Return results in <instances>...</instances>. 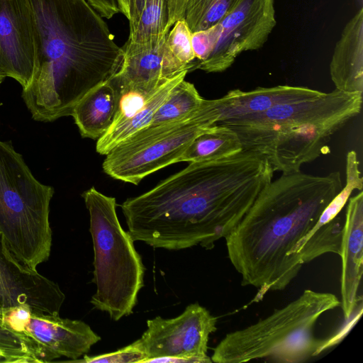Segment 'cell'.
I'll return each instance as SVG.
<instances>
[{
	"instance_id": "f546056e",
	"label": "cell",
	"mask_w": 363,
	"mask_h": 363,
	"mask_svg": "<svg viewBox=\"0 0 363 363\" xmlns=\"http://www.w3.org/2000/svg\"><path fill=\"white\" fill-rule=\"evenodd\" d=\"M146 0H130L129 28L135 26L139 19Z\"/></svg>"
},
{
	"instance_id": "d4e9b609",
	"label": "cell",
	"mask_w": 363,
	"mask_h": 363,
	"mask_svg": "<svg viewBox=\"0 0 363 363\" xmlns=\"http://www.w3.org/2000/svg\"><path fill=\"white\" fill-rule=\"evenodd\" d=\"M117 89L118 90V101L112 125L127 120L136 114L145 106L157 90H147L134 87L117 88Z\"/></svg>"
},
{
	"instance_id": "d6a6232c",
	"label": "cell",
	"mask_w": 363,
	"mask_h": 363,
	"mask_svg": "<svg viewBox=\"0 0 363 363\" xmlns=\"http://www.w3.org/2000/svg\"><path fill=\"white\" fill-rule=\"evenodd\" d=\"M0 362H4V357L1 352H0Z\"/></svg>"
},
{
	"instance_id": "52a82bcc",
	"label": "cell",
	"mask_w": 363,
	"mask_h": 363,
	"mask_svg": "<svg viewBox=\"0 0 363 363\" xmlns=\"http://www.w3.org/2000/svg\"><path fill=\"white\" fill-rule=\"evenodd\" d=\"M89 213L94 248V308L119 320L133 313L144 286L145 267L134 240L121 227L116 199L91 187L82 194Z\"/></svg>"
},
{
	"instance_id": "2e32d148",
	"label": "cell",
	"mask_w": 363,
	"mask_h": 363,
	"mask_svg": "<svg viewBox=\"0 0 363 363\" xmlns=\"http://www.w3.org/2000/svg\"><path fill=\"white\" fill-rule=\"evenodd\" d=\"M330 74L335 89L363 92V8L344 28L330 63Z\"/></svg>"
},
{
	"instance_id": "30bf717a",
	"label": "cell",
	"mask_w": 363,
	"mask_h": 363,
	"mask_svg": "<svg viewBox=\"0 0 363 363\" xmlns=\"http://www.w3.org/2000/svg\"><path fill=\"white\" fill-rule=\"evenodd\" d=\"M276 23L274 0H239L218 24L206 30L211 50L194 69L226 70L242 52L262 48Z\"/></svg>"
},
{
	"instance_id": "f1b7e54d",
	"label": "cell",
	"mask_w": 363,
	"mask_h": 363,
	"mask_svg": "<svg viewBox=\"0 0 363 363\" xmlns=\"http://www.w3.org/2000/svg\"><path fill=\"white\" fill-rule=\"evenodd\" d=\"M186 0H167L168 26L171 28L178 20L183 19Z\"/></svg>"
},
{
	"instance_id": "cb8c5ba5",
	"label": "cell",
	"mask_w": 363,
	"mask_h": 363,
	"mask_svg": "<svg viewBox=\"0 0 363 363\" xmlns=\"http://www.w3.org/2000/svg\"><path fill=\"white\" fill-rule=\"evenodd\" d=\"M191 33L184 19L177 21L167 36V44L174 55L193 70L195 55L191 45Z\"/></svg>"
},
{
	"instance_id": "83f0119b",
	"label": "cell",
	"mask_w": 363,
	"mask_h": 363,
	"mask_svg": "<svg viewBox=\"0 0 363 363\" xmlns=\"http://www.w3.org/2000/svg\"><path fill=\"white\" fill-rule=\"evenodd\" d=\"M104 18L110 19L120 12L118 0H86Z\"/></svg>"
},
{
	"instance_id": "4fadbf2b",
	"label": "cell",
	"mask_w": 363,
	"mask_h": 363,
	"mask_svg": "<svg viewBox=\"0 0 363 363\" xmlns=\"http://www.w3.org/2000/svg\"><path fill=\"white\" fill-rule=\"evenodd\" d=\"M167 34L144 43L126 42L121 66L111 78L117 88L156 90L183 72L190 71L169 48Z\"/></svg>"
},
{
	"instance_id": "9a60e30c",
	"label": "cell",
	"mask_w": 363,
	"mask_h": 363,
	"mask_svg": "<svg viewBox=\"0 0 363 363\" xmlns=\"http://www.w3.org/2000/svg\"><path fill=\"white\" fill-rule=\"evenodd\" d=\"M342 240L340 306L345 320L351 318L358 301L363 271V192L348 199Z\"/></svg>"
},
{
	"instance_id": "5b68a950",
	"label": "cell",
	"mask_w": 363,
	"mask_h": 363,
	"mask_svg": "<svg viewBox=\"0 0 363 363\" xmlns=\"http://www.w3.org/2000/svg\"><path fill=\"white\" fill-rule=\"evenodd\" d=\"M340 306V300L333 294L306 289L296 299L267 318L226 334L214 348L211 361L305 362L328 347V340L315 337L314 328L323 313Z\"/></svg>"
},
{
	"instance_id": "836d02e7",
	"label": "cell",
	"mask_w": 363,
	"mask_h": 363,
	"mask_svg": "<svg viewBox=\"0 0 363 363\" xmlns=\"http://www.w3.org/2000/svg\"><path fill=\"white\" fill-rule=\"evenodd\" d=\"M1 307L0 306V320H1Z\"/></svg>"
},
{
	"instance_id": "7a4b0ae2",
	"label": "cell",
	"mask_w": 363,
	"mask_h": 363,
	"mask_svg": "<svg viewBox=\"0 0 363 363\" xmlns=\"http://www.w3.org/2000/svg\"><path fill=\"white\" fill-rule=\"evenodd\" d=\"M34 23L35 61L22 98L33 118L71 116L77 103L118 70L123 48L86 0H27Z\"/></svg>"
},
{
	"instance_id": "7402d4cb",
	"label": "cell",
	"mask_w": 363,
	"mask_h": 363,
	"mask_svg": "<svg viewBox=\"0 0 363 363\" xmlns=\"http://www.w3.org/2000/svg\"><path fill=\"white\" fill-rule=\"evenodd\" d=\"M239 0H186L183 19L191 33L218 24Z\"/></svg>"
},
{
	"instance_id": "603a6c76",
	"label": "cell",
	"mask_w": 363,
	"mask_h": 363,
	"mask_svg": "<svg viewBox=\"0 0 363 363\" xmlns=\"http://www.w3.org/2000/svg\"><path fill=\"white\" fill-rule=\"evenodd\" d=\"M30 277L23 274L6 260L0 242V306H13L27 298Z\"/></svg>"
},
{
	"instance_id": "6da1fadb",
	"label": "cell",
	"mask_w": 363,
	"mask_h": 363,
	"mask_svg": "<svg viewBox=\"0 0 363 363\" xmlns=\"http://www.w3.org/2000/svg\"><path fill=\"white\" fill-rule=\"evenodd\" d=\"M274 171L259 154L189 164L121 208L134 241L179 250H211L241 221L272 181Z\"/></svg>"
},
{
	"instance_id": "4316f807",
	"label": "cell",
	"mask_w": 363,
	"mask_h": 363,
	"mask_svg": "<svg viewBox=\"0 0 363 363\" xmlns=\"http://www.w3.org/2000/svg\"><path fill=\"white\" fill-rule=\"evenodd\" d=\"M146 358V354L139 341L137 340L130 345L119 349L117 351L96 356H87L84 354L82 359H77L72 362L86 363L144 362Z\"/></svg>"
},
{
	"instance_id": "8992f818",
	"label": "cell",
	"mask_w": 363,
	"mask_h": 363,
	"mask_svg": "<svg viewBox=\"0 0 363 363\" xmlns=\"http://www.w3.org/2000/svg\"><path fill=\"white\" fill-rule=\"evenodd\" d=\"M54 189L35 179L21 154L0 140V242L21 273L36 274L52 246L49 221Z\"/></svg>"
},
{
	"instance_id": "1f68e13d",
	"label": "cell",
	"mask_w": 363,
	"mask_h": 363,
	"mask_svg": "<svg viewBox=\"0 0 363 363\" xmlns=\"http://www.w3.org/2000/svg\"><path fill=\"white\" fill-rule=\"evenodd\" d=\"M4 78H5V77H4V76H2V75L1 74V73H0V84H1V82H3V80H4Z\"/></svg>"
},
{
	"instance_id": "8fae6325",
	"label": "cell",
	"mask_w": 363,
	"mask_h": 363,
	"mask_svg": "<svg viewBox=\"0 0 363 363\" xmlns=\"http://www.w3.org/2000/svg\"><path fill=\"white\" fill-rule=\"evenodd\" d=\"M217 318L198 303L186 307L179 316H157L147 320V330L138 339L146 359L174 356L194 363L212 362L207 355L209 336L217 328Z\"/></svg>"
},
{
	"instance_id": "9c48e42d",
	"label": "cell",
	"mask_w": 363,
	"mask_h": 363,
	"mask_svg": "<svg viewBox=\"0 0 363 363\" xmlns=\"http://www.w3.org/2000/svg\"><path fill=\"white\" fill-rule=\"evenodd\" d=\"M0 323L23 340L36 362H50L61 357L72 362L101 340L86 323L36 311L27 303L1 308Z\"/></svg>"
},
{
	"instance_id": "484cf974",
	"label": "cell",
	"mask_w": 363,
	"mask_h": 363,
	"mask_svg": "<svg viewBox=\"0 0 363 363\" xmlns=\"http://www.w3.org/2000/svg\"><path fill=\"white\" fill-rule=\"evenodd\" d=\"M0 352L4 362H36L23 340L0 323Z\"/></svg>"
},
{
	"instance_id": "ffe728a7",
	"label": "cell",
	"mask_w": 363,
	"mask_h": 363,
	"mask_svg": "<svg viewBox=\"0 0 363 363\" xmlns=\"http://www.w3.org/2000/svg\"><path fill=\"white\" fill-rule=\"evenodd\" d=\"M204 99L192 83L183 79L169 92L145 128H154L182 120L195 113Z\"/></svg>"
},
{
	"instance_id": "3957f363",
	"label": "cell",
	"mask_w": 363,
	"mask_h": 363,
	"mask_svg": "<svg viewBox=\"0 0 363 363\" xmlns=\"http://www.w3.org/2000/svg\"><path fill=\"white\" fill-rule=\"evenodd\" d=\"M342 186L339 172L324 176L282 173L225 238L242 285L257 289L252 302L269 291L284 289L297 276L303 264L291 255L294 246Z\"/></svg>"
},
{
	"instance_id": "4dcf8cb0",
	"label": "cell",
	"mask_w": 363,
	"mask_h": 363,
	"mask_svg": "<svg viewBox=\"0 0 363 363\" xmlns=\"http://www.w3.org/2000/svg\"><path fill=\"white\" fill-rule=\"evenodd\" d=\"M120 12L128 20L130 18V0H118Z\"/></svg>"
},
{
	"instance_id": "ba28073f",
	"label": "cell",
	"mask_w": 363,
	"mask_h": 363,
	"mask_svg": "<svg viewBox=\"0 0 363 363\" xmlns=\"http://www.w3.org/2000/svg\"><path fill=\"white\" fill-rule=\"evenodd\" d=\"M215 124L206 99L189 116L154 128H145L106 155L102 167L112 178L138 185L147 175L177 163L194 138Z\"/></svg>"
},
{
	"instance_id": "ac0fdd59",
	"label": "cell",
	"mask_w": 363,
	"mask_h": 363,
	"mask_svg": "<svg viewBox=\"0 0 363 363\" xmlns=\"http://www.w3.org/2000/svg\"><path fill=\"white\" fill-rule=\"evenodd\" d=\"M187 71L183 72L163 84L150 99L145 106L131 118L112 125L107 132L97 140L96 150L106 155L121 143L138 131L147 127L170 90L185 79Z\"/></svg>"
},
{
	"instance_id": "d6986e66",
	"label": "cell",
	"mask_w": 363,
	"mask_h": 363,
	"mask_svg": "<svg viewBox=\"0 0 363 363\" xmlns=\"http://www.w3.org/2000/svg\"><path fill=\"white\" fill-rule=\"evenodd\" d=\"M242 150L240 140L230 128L214 124L197 135L178 162H198L230 157Z\"/></svg>"
},
{
	"instance_id": "277c9868",
	"label": "cell",
	"mask_w": 363,
	"mask_h": 363,
	"mask_svg": "<svg viewBox=\"0 0 363 363\" xmlns=\"http://www.w3.org/2000/svg\"><path fill=\"white\" fill-rule=\"evenodd\" d=\"M362 93L335 89L218 124L233 130L242 150L264 157L274 172L291 173L330 151L333 135L357 116Z\"/></svg>"
},
{
	"instance_id": "44dd1931",
	"label": "cell",
	"mask_w": 363,
	"mask_h": 363,
	"mask_svg": "<svg viewBox=\"0 0 363 363\" xmlns=\"http://www.w3.org/2000/svg\"><path fill=\"white\" fill-rule=\"evenodd\" d=\"M167 0H146L138 21L130 28L127 42L144 43L167 34Z\"/></svg>"
},
{
	"instance_id": "7c38bea8",
	"label": "cell",
	"mask_w": 363,
	"mask_h": 363,
	"mask_svg": "<svg viewBox=\"0 0 363 363\" xmlns=\"http://www.w3.org/2000/svg\"><path fill=\"white\" fill-rule=\"evenodd\" d=\"M35 61L34 23L27 0H0V73L23 89L30 82Z\"/></svg>"
},
{
	"instance_id": "e0dca14e",
	"label": "cell",
	"mask_w": 363,
	"mask_h": 363,
	"mask_svg": "<svg viewBox=\"0 0 363 363\" xmlns=\"http://www.w3.org/2000/svg\"><path fill=\"white\" fill-rule=\"evenodd\" d=\"M118 101V90L111 79L87 92L71 113L82 137H102L113 123Z\"/></svg>"
},
{
	"instance_id": "5bb4252c",
	"label": "cell",
	"mask_w": 363,
	"mask_h": 363,
	"mask_svg": "<svg viewBox=\"0 0 363 363\" xmlns=\"http://www.w3.org/2000/svg\"><path fill=\"white\" fill-rule=\"evenodd\" d=\"M323 93L308 87L289 85L257 87L247 91L233 89L221 98L207 100V105L215 124H218L262 113L281 104L315 99Z\"/></svg>"
}]
</instances>
